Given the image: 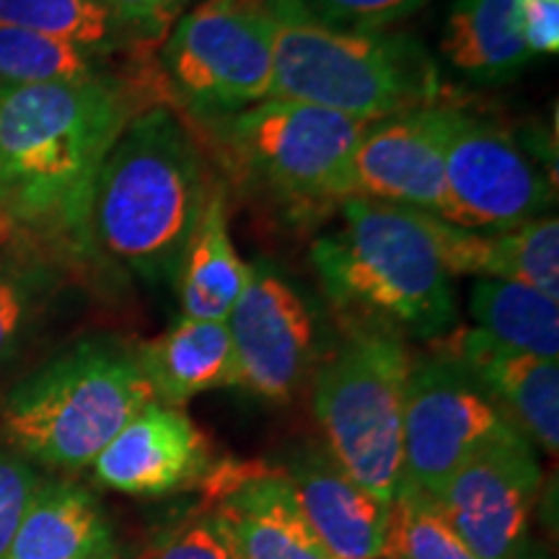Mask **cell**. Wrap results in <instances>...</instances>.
<instances>
[{
	"label": "cell",
	"instance_id": "1",
	"mask_svg": "<svg viewBox=\"0 0 559 559\" xmlns=\"http://www.w3.org/2000/svg\"><path fill=\"white\" fill-rule=\"evenodd\" d=\"M143 75L0 86V210L11 226L88 251L91 192L132 117L151 107Z\"/></svg>",
	"mask_w": 559,
	"mask_h": 559
},
{
	"label": "cell",
	"instance_id": "2",
	"mask_svg": "<svg viewBox=\"0 0 559 559\" xmlns=\"http://www.w3.org/2000/svg\"><path fill=\"white\" fill-rule=\"evenodd\" d=\"M218 174L198 130L169 102L138 111L91 192L88 251L148 285L174 280Z\"/></svg>",
	"mask_w": 559,
	"mask_h": 559
},
{
	"label": "cell",
	"instance_id": "3",
	"mask_svg": "<svg viewBox=\"0 0 559 559\" xmlns=\"http://www.w3.org/2000/svg\"><path fill=\"white\" fill-rule=\"evenodd\" d=\"M345 226L311 247L324 296L345 324L436 342L456 326V290L417 210L347 198Z\"/></svg>",
	"mask_w": 559,
	"mask_h": 559
},
{
	"label": "cell",
	"instance_id": "4",
	"mask_svg": "<svg viewBox=\"0 0 559 559\" xmlns=\"http://www.w3.org/2000/svg\"><path fill=\"white\" fill-rule=\"evenodd\" d=\"M151 402L135 347L117 337H86L5 394L0 430L21 459L81 469Z\"/></svg>",
	"mask_w": 559,
	"mask_h": 559
},
{
	"label": "cell",
	"instance_id": "5",
	"mask_svg": "<svg viewBox=\"0 0 559 559\" xmlns=\"http://www.w3.org/2000/svg\"><path fill=\"white\" fill-rule=\"evenodd\" d=\"M272 13L270 99L313 104L360 122L445 104L443 73L412 34L342 32L290 11Z\"/></svg>",
	"mask_w": 559,
	"mask_h": 559
},
{
	"label": "cell",
	"instance_id": "6",
	"mask_svg": "<svg viewBox=\"0 0 559 559\" xmlns=\"http://www.w3.org/2000/svg\"><path fill=\"white\" fill-rule=\"evenodd\" d=\"M190 122L236 185L290 215L324 213L349 198V158L370 124L290 99Z\"/></svg>",
	"mask_w": 559,
	"mask_h": 559
},
{
	"label": "cell",
	"instance_id": "7",
	"mask_svg": "<svg viewBox=\"0 0 559 559\" xmlns=\"http://www.w3.org/2000/svg\"><path fill=\"white\" fill-rule=\"evenodd\" d=\"M412 353L381 326L347 324L311 379V407L324 451L383 502L404 485V391Z\"/></svg>",
	"mask_w": 559,
	"mask_h": 559
},
{
	"label": "cell",
	"instance_id": "8",
	"mask_svg": "<svg viewBox=\"0 0 559 559\" xmlns=\"http://www.w3.org/2000/svg\"><path fill=\"white\" fill-rule=\"evenodd\" d=\"M158 66L190 120L270 99L275 13L267 0H202L166 37Z\"/></svg>",
	"mask_w": 559,
	"mask_h": 559
},
{
	"label": "cell",
	"instance_id": "9",
	"mask_svg": "<svg viewBox=\"0 0 559 559\" xmlns=\"http://www.w3.org/2000/svg\"><path fill=\"white\" fill-rule=\"evenodd\" d=\"M523 438L464 366L438 349L412 358L404 391V485L438 498L479 453Z\"/></svg>",
	"mask_w": 559,
	"mask_h": 559
},
{
	"label": "cell",
	"instance_id": "10",
	"mask_svg": "<svg viewBox=\"0 0 559 559\" xmlns=\"http://www.w3.org/2000/svg\"><path fill=\"white\" fill-rule=\"evenodd\" d=\"M226 326L236 386L264 402L296 400L332 349L321 306L267 260L249 264V283Z\"/></svg>",
	"mask_w": 559,
	"mask_h": 559
},
{
	"label": "cell",
	"instance_id": "11",
	"mask_svg": "<svg viewBox=\"0 0 559 559\" xmlns=\"http://www.w3.org/2000/svg\"><path fill=\"white\" fill-rule=\"evenodd\" d=\"M445 174V223L500 230L549 215L555 179H547L519 140L500 124L453 104L438 107Z\"/></svg>",
	"mask_w": 559,
	"mask_h": 559
},
{
	"label": "cell",
	"instance_id": "12",
	"mask_svg": "<svg viewBox=\"0 0 559 559\" xmlns=\"http://www.w3.org/2000/svg\"><path fill=\"white\" fill-rule=\"evenodd\" d=\"M542 481L534 443L523 438L479 453L432 500L479 559H510L528 542Z\"/></svg>",
	"mask_w": 559,
	"mask_h": 559
},
{
	"label": "cell",
	"instance_id": "13",
	"mask_svg": "<svg viewBox=\"0 0 559 559\" xmlns=\"http://www.w3.org/2000/svg\"><path fill=\"white\" fill-rule=\"evenodd\" d=\"M438 107L370 122L349 158V198L443 218L445 174Z\"/></svg>",
	"mask_w": 559,
	"mask_h": 559
},
{
	"label": "cell",
	"instance_id": "14",
	"mask_svg": "<svg viewBox=\"0 0 559 559\" xmlns=\"http://www.w3.org/2000/svg\"><path fill=\"white\" fill-rule=\"evenodd\" d=\"M226 521L241 559H332L300 513L283 469L262 461L213 464L200 481Z\"/></svg>",
	"mask_w": 559,
	"mask_h": 559
},
{
	"label": "cell",
	"instance_id": "15",
	"mask_svg": "<svg viewBox=\"0 0 559 559\" xmlns=\"http://www.w3.org/2000/svg\"><path fill=\"white\" fill-rule=\"evenodd\" d=\"M213 469L205 432L179 407L153 400L94 459L104 487L132 498H160L200 485Z\"/></svg>",
	"mask_w": 559,
	"mask_h": 559
},
{
	"label": "cell",
	"instance_id": "16",
	"mask_svg": "<svg viewBox=\"0 0 559 559\" xmlns=\"http://www.w3.org/2000/svg\"><path fill=\"white\" fill-rule=\"evenodd\" d=\"M438 353L449 355L477 379L500 404L510 423L555 456L559 449V362L498 345L479 330L453 326L436 340Z\"/></svg>",
	"mask_w": 559,
	"mask_h": 559
},
{
	"label": "cell",
	"instance_id": "17",
	"mask_svg": "<svg viewBox=\"0 0 559 559\" xmlns=\"http://www.w3.org/2000/svg\"><path fill=\"white\" fill-rule=\"evenodd\" d=\"M283 474L300 513L332 559L383 557L391 506L347 477L324 445L298 449L283 466Z\"/></svg>",
	"mask_w": 559,
	"mask_h": 559
},
{
	"label": "cell",
	"instance_id": "18",
	"mask_svg": "<svg viewBox=\"0 0 559 559\" xmlns=\"http://www.w3.org/2000/svg\"><path fill=\"white\" fill-rule=\"evenodd\" d=\"M419 218L451 277L515 280L559 300L557 215H539L521 226L500 230L459 228L428 213H419Z\"/></svg>",
	"mask_w": 559,
	"mask_h": 559
},
{
	"label": "cell",
	"instance_id": "19",
	"mask_svg": "<svg viewBox=\"0 0 559 559\" xmlns=\"http://www.w3.org/2000/svg\"><path fill=\"white\" fill-rule=\"evenodd\" d=\"M153 400L181 407L205 391L236 386V355L226 321L181 317L164 334L135 347Z\"/></svg>",
	"mask_w": 559,
	"mask_h": 559
},
{
	"label": "cell",
	"instance_id": "20",
	"mask_svg": "<svg viewBox=\"0 0 559 559\" xmlns=\"http://www.w3.org/2000/svg\"><path fill=\"white\" fill-rule=\"evenodd\" d=\"M181 317L226 321L249 283V264L230 241L228 187L215 181L179 267L174 272Z\"/></svg>",
	"mask_w": 559,
	"mask_h": 559
},
{
	"label": "cell",
	"instance_id": "21",
	"mask_svg": "<svg viewBox=\"0 0 559 559\" xmlns=\"http://www.w3.org/2000/svg\"><path fill=\"white\" fill-rule=\"evenodd\" d=\"M115 547L107 515L86 487L39 481L5 559H94Z\"/></svg>",
	"mask_w": 559,
	"mask_h": 559
},
{
	"label": "cell",
	"instance_id": "22",
	"mask_svg": "<svg viewBox=\"0 0 559 559\" xmlns=\"http://www.w3.org/2000/svg\"><path fill=\"white\" fill-rule=\"evenodd\" d=\"M440 52L466 81L515 79L534 58L521 32L519 0H453Z\"/></svg>",
	"mask_w": 559,
	"mask_h": 559
},
{
	"label": "cell",
	"instance_id": "23",
	"mask_svg": "<svg viewBox=\"0 0 559 559\" xmlns=\"http://www.w3.org/2000/svg\"><path fill=\"white\" fill-rule=\"evenodd\" d=\"M0 29L60 37L107 55L143 58L158 32L117 16L104 0H0Z\"/></svg>",
	"mask_w": 559,
	"mask_h": 559
},
{
	"label": "cell",
	"instance_id": "24",
	"mask_svg": "<svg viewBox=\"0 0 559 559\" xmlns=\"http://www.w3.org/2000/svg\"><path fill=\"white\" fill-rule=\"evenodd\" d=\"M474 330L536 358H559V300L515 280L477 277L469 293Z\"/></svg>",
	"mask_w": 559,
	"mask_h": 559
},
{
	"label": "cell",
	"instance_id": "25",
	"mask_svg": "<svg viewBox=\"0 0 559 559\" xmlns=\"http://www.w3.org/2000/svg\"><path fill=\"white\" fill-rule=\"evenodd\" d=\"M107 58V52L88 50L50 34L0 29V86L99 79V75H111Z\"/></svg>",
	"mask_w": 559,
	"mask_h": 559
},
{
	"label": "cell",
	"instance_id": "26",
	"mask_svg": "<svg viewBox=\"0 0 559 559\" xmlns=\"http://www.w3.org/2000/svg\"><path fill=\"white\" fill-rule=\"evenodd\" d=\"M383 557L389 559H479L459 539L438 502L419 489L402 485L391 502Z\"/></svg>",
	"mask_w": 559,
	"mask_h": 559
},
{
	"label": "cell",
	"instance_id": "27",
	"mask_svg": "<svg viewBox=\"0 0 559 559\" xmlns=\"http://www.w3.org/2000/svg\"><path fill=\"white\" fill-rule=\"evenodd\" d=\"M52 275L34 264L0 262V368L21 353L52 296Z\"/></svg>",
	"mask_w": 559,
	"mask_h": 559
},
{
	"label": "cell",
	"instance_id": "28",
	"mask_svg": "<svg viewBox=\"0 0 559 559\" xmlns=\"http://www.w3.org/2000/svg\"><path fill=\"white\" fill-rule=\"evenodd\" d=\"M148 559H241V555L223 515L202 502L158 528Z\"/></svg>",
	"mask_w": 559,
	"mask_h": 559
},
{
	"label": "cell",
	"instance_id": "29",
	"mask_svg": "<svg viewBox=\"0 0 559 559\" xmlns=\"http://www.w3.org/2000/svg\"><path fill=\"white\" fill-rule=\"evenodd\" d=\"M272 9L298 13L313 24L342 32H386L430 0H267Z\"/></svg>",
	"mask_w": 559,
	"mask_h": 559
},
{
	"label": "cell",
	"instance_id": "30",
	"mask_svg": "<svg viewBox=\"0 0 559 559\" xmlns=\"http://www.w3.org/2000/svg\"><path fill=\"white\" fill-rule=\"evenodd\" d=\"M39 474L26 459L0 453V559H5L26 506L39 487Z\"/></svg>",
	"mask_w": 559,
	"mask_h": 559
},
{
	"label": "cell",
	"instance_id": "31",
	"mask_svg": "<svg viewBox=\"0 0 559 559\" xmlns=\"http://www.w3.org/2000/svg\"><path fill=\"white\" fill-rule=\"evenodd\" d=\"M521 32L531 55H557L559 0H519Z\"/></svg>",
	"mask_w": 559,
	"mask_h": 559
},
{
	"label": "cell",
	"instance_id": "32",
	"mask_svg": "<svg viewBox=\"0 0 559 559\" xmlns=\"http://www.w3.org/2000/svg\"><path fill=\"white\" fill-rule=\"evenodd\" d=\"M104 3L130 24L160 32L164 29V16L177 0H104Z\"/></svg>",
	"mask_w": 559,
	"mask_h": 559
},
{
	"label": "cell",
	"instance_id": "33",
	"mask_svg": "<svg viewBox=\"0 0 559 559\" xmlns=\"http://www.w3.org/2000/svg\"><path fill=\"white\" fill-rule=\"evenodd\" d=\"M510 559H555V557H551L547 549H542L539 544L526 542V544H523V547H521L519 551H515V555L510 557Z\"/></svg>",
	"mask_w": 559,
	"mask_h": 559
},
{
	"label": "cell",
	"instance_id": "34",
	"mask_svg": "<svg viewBox=\"0 0 559 559\" xmlns=\"http://www.w3.org/2000/svg\"><path fill=\"white\" fill-rule=\"evenodd\" d=\"M11 234H13V226H11V221L5 218L3 213H0V247H3V243L11 239Z\"/></svg>",
	"mask_w": 559,
	"mask_h": 559
},
{
	"label": "cell",
	"instance_id": "35",
	"mask_svg": "<svg viewBox=\"0 0 559 559\" xmlns=\"http://www.w3.org/2000/svg\"><path fill=\"white\" fill-rule=\"evenodd\" d=\"M94 559H122L120 555H117V547H111L107 551H102V555H96Z\"/></svg>",
	"mask_w": 559,
	"mask_h": 559
},
{
	"label": "cell",
	"instance_id": "36",
	"mask_svg": "<svg viewBox=\"0 0 559 559\" xmlns=\"http://www.w3.org/2000/svg\"><path fill=\"white\" fill-rule=\"evenodd\" d=\"M376 559H389V557H376Z\"/></svg>",
	"mask_w": 559,
	"mask_h": 559
},
{
	"label": "cell",
	"instance_id": "37",
	"mask_svg": "<svg viewBox=\"0 0 559 559\" xmlns=\"http://www.w3.org/2000/svg\"><path fill=\"white\" fill-rule=\"evenodd\" d=\"M0 213H3V210H0Z\"/></svg>",
	"mask_w": 559,
	"mask_h": 559
}]
</instances>
